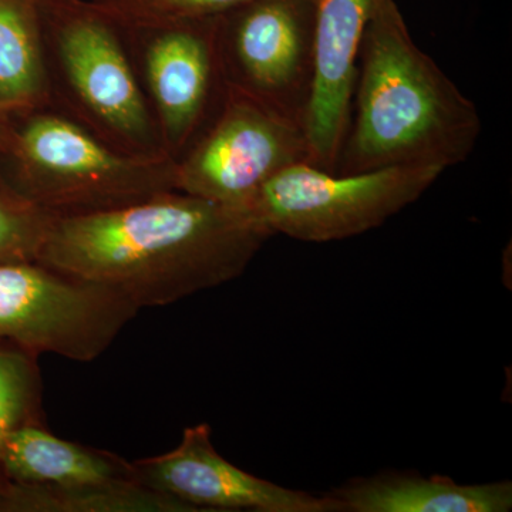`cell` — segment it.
Returning <instances> with one entry per match:
<instances>
[{
  "mask_svg": "<svg viewBox=\"0 0 512 512\" xmlns=\"http://www.w3.org/2000/svg\"><path fill=\"white\" fill-rule=\"evenodd\" d=\"M309 163L305 131L229 89L221 110L177 161V191L242 207L279 171Z\"/></svg>",
  "mask_w": 512,
  "mask_h": 512,
  "instance_id": "cell-9",
  "label": "cell"
},
{
  "mask_svg": "<svg viewBox=\"0 0 512 512\" xmlns=\"http://www.w3.org/2000/svg\"><path fill=\"white\" fill-rule=\"evenodd\" d=\"M52 215L26 200L0 170V262L37 261Z\"/></svg>",
  "mask_w": 512,
  "mask_h": 512,
  "instance_id": "cell-17",
  "label": "cell"
},
{
  "mask_svg": "<svg viewBox=\"0 0 512 512\" xmlns=\"http://www.w3.org/2000/svg\"><path fill=\"white\" fill-rule=\"evenodd\" d=\"M476 104L413 42L394 0H382L360 47L352 110L336 173L402 165L443 168L476 148Z\"/></svg>",
  "mask_w": 512,
  "mask_h": 512,
  "instance_id": "cell-2",
  "label": "cell"
},
{
  "mask_svg": "<svg viewBox=\"0 0 512 512\" xmlns=\"http://www.w3.org/2000/svg\"><path fill=\"white\" fill-rule=\"evenodd\" d=\"M3 484L82 490L138 481L133 463L109 451L66 441L29 421L6 437L0 451Z\"/></svg>",
  "mask_w": 512,
  "mask_h": 512,
  "instance_id": "cell-12",
  "label": "cell"
},
{
  "mask_svg": "<svg viewBox=\"0 0 512 512\" xmlns=\"http://www.w3.org/2000/svg\"><path fill=\"white\" fill-rule=\"evenodd\" d=\"M443 173L429 165H402L340 174L298 163L266 181L244 208L272 235L316 244L340 241L380 227Z\"/></svg>",
  "mask_w": 512,
  "mask_h": 512,
  "instance_id": "cell-5",
  "label": "cell"
},
{
  "mask_svg": "<svg viewBox=\"0 0 512 512\" xmlns=\"http://www.w3.org/2000/svg\"><path fill=\"white\" fill-rule=\"evenodd\" d=\"M138 309L104 286L37 261L0 262V342L93 362Z\"/></svg>",
  "mask_w": 512,
  "mask_h": 512,
  "instance_id": "cell-6",
  "label": "cell"
},
{
  "mask_svg": "<svg viewBox=\"0 0 512 512\" xmlns=\"http://www.w3.org/2000/svg\"><path fill=\"white\" fill-rule=\"evenodd\" d=\"M3 512H197L190 505L134 483L49 490L28 485L3 484Z\"/></svg>",
  "mask_w": 512,
  "mask_h": 512,
  "instance_id": "cell-15",
  "label": "cell"
},
{
  "mask_svg": "<svg viewBox=\"0 0 512 512\" xmlns=\"http://www.w3.org/2000/svg\"><path fill=\"white\" fill-rule=\"evenodd\" d=\"M39 384L36 356L0 342V451L13 430L39 420ZM3 483L0 474V488Z\"/></svg>",
  "mask_w": 512,
  "mask_h": 512,
  "instance_id": "cell-16",
  "label": "cell"
},
{
  "mask_svg": "<svg viewBox=\"0 0 512 512\" xmlns=\"http://www.w3.org/2000/svg\"><path fill=\"white\" fill-rule=\"evenodd\" d=\"M329 495L340 512H507L512 508L510 481L460 484L448 477L410 473L356 478Z\"/></svg>",
  "mask_w": 512,
  "mask_h": 512,
  "instance_id": "cell-13",
  "label": "cell"
},
{
  "mask_svg": "<svg viewBox=\"0 0 512 512\" xmlns=\"http://www.w3.org/2000/svg\"><path fill=\"white\" fill-rule=\"evenodd\" d=\"M313 29V0H247L224 13L218 52L225 83L303 128L315 77Z\"/></svg>",
  "mask_w": 512,
  "mask_h": 512,
  "instance_id": "cell-8",
  "label": "cell"
},
{
  "mask_svg": "<svg viewBox=\"0 0 512 512\" xmlns=\"http://www.w3.org/2000/svg\"><path fill=\"white\" fill-rule=\"evenodd\" d=\"M46 103L39 0H0V113Z\"/></svg>",
  "mask_w": 512,
  "mask_h": 512,
  "instance_id": "cell-14",
  "label": "cell"
},
{
  "mask_svg": "<svg viewBox=\"0 0 512 512\" xmlns=\"http://www.w3.org/2000/svg\"><path fill=\"white\" fill-rule=\"evenodd\" d=\"M218 18L120 25L165 156L175 163L207 130L227 97Z\"/></svg>",
  "mask_w": 512,
  "mask_h": 512,
  "instance_id": "cell-7",
  "label": "cell"
},
{
  "mask_svg": "<svg viewBox=\"0 0 512 512\" xmlns=\"http://www.w3.org/2000/svg\"><path fill=\"white\" fill-rule=\"evenodd\" d=\"M50 104L111 147L165 156L123 29L90 0H39Z\"/></svg>",
  "mask_w": 512,
  "mask_h": 512,
  "instance_id": "cell-4",
  "label": "cell"
},
{
  "mask_svg": "<svg viewBox=\"0 0 512 512\" xmlns=\"http://www.w3.org/2000/svg\"><path fill=\"white\" fill-rule=\"evenodd\" d=\"M0 170L53 218L96 214L177 191V163L138 158L53 104L0 113Z\"/></svg>",
  "mask_w": 512,
  "mask_h": 512,
  "instance_id": "cell-3",
  "label": "cell"
},
{
  "mask_svg": "<svg viewBox=\"0 0 512 512\" xmlns=\"http://www.w3.org/2000/svg\"><path fill=\"white\" fill-rule=\"evenodd\" d=\"M271 237L247 208L168 191L53 218L37 262L109 288L140 311L234 281Z\"/></svg>",
  "mask_w": 512,
  "mask_h": 512,
  "instance_id": "cell-1",
  "label": "cell"
},
{
  "mask_svg": "<svg viewBox=\"0 0 512 512\" xmlns=\"http://www.w3.org/2000/svg\"><path fill=\"white\" fill-rule=\"evenodd\" d=\"M208 424L187 427L168 453L131 461L138 483L195 511L340 512L326 495L291 490L247 473L215 450Z\"/></svg>",
  "mask_w": 512,
  "mask_h": 512,
  "instance_id": "cell-10",
  "label": "cell"
},
{
  "mask_svg": "<svg viewBox=\"0 0 512 512\" xmlns=\"http://www.w3.org/2000/svg\"><path fill=\"white\" fill-rule=\"evenodd\" d=\"M121 26L218 18L247 0H90Z\"/></svg>",
  "mask_w": 512,
  "mask_h": 512,
  "instance_id": "cell-18",
  "label": "cell"
},
{
  "mask_svg": "<svg viewBox=\"0 0 512 512\" xmlns=\"http://www.w3.org/2000/svg\"><path fill=\"white\" fill-rule=\"evenodd\" d=\"M382 0H313L315 77L305 130L309 164L336 173L363 36Z\"/></svg>",
  "mask_w": 512,
  "mask_h": 512,
  "instance_id": "cell-11",
  "label": "cell"
}]
</instances>
